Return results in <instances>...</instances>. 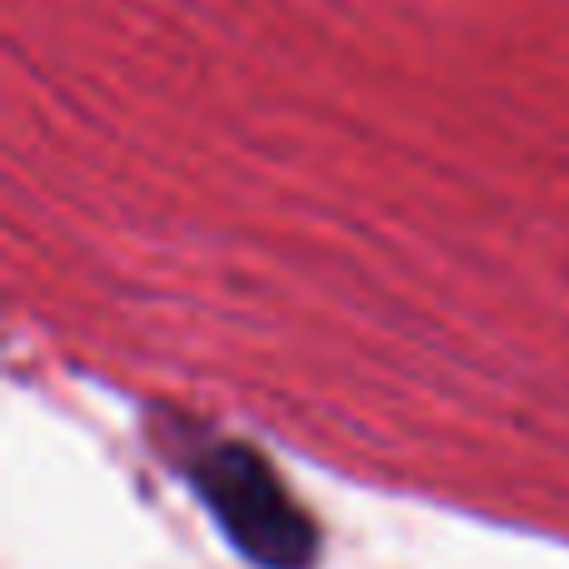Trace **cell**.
<instances>
[{
	"mask_svg": "<svg viewBox=\"0 0 569 569\" xmlns=\"http://www.w3.org/2000/svg\"><path fill=\"white\" fill-rule=\"evenodd\" d=\"M190 485L256 569H310L320 555L310 515L295 505L284 480L260 450L240 440H206L186 460Z\"/></svg>",
	"mask_w": 569,
	"mask_h": 569,
	"instance_id": "1",
	"label": "cell"
}]
</instances>
